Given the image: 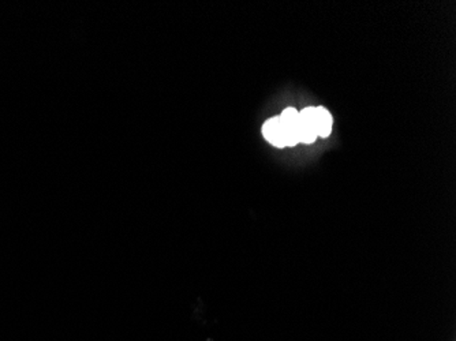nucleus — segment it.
<instances>
[{
    "label": "nucleus",
    "instance_id": "obj_1",
    "mask_svg": "<svg viewBox=\"0 0 456 341\" xmlns=\"http://www.w3.org/2000/svg\"><path fill=\"white\" fill-rule=\"evenodd\" d=\"M263 135L276 148H286V130L281 117L271 118L263 126Z\"/></svg>",
    "mask_w": 456,
    "mask_h": 341
},
{
    "label": "nucleus",
    "instance_id": "obj_2",
    "mask_svg": "<svg viewBox=\"0 0 456 341\" xmlns=\"http://www.w3.org/2000/svg\"><path fill=\"white\" fill-rule=\"evenodd\" d=\"M332 125H334L332 115L324 107H317V132H319V137H330V132H332Z\"/></svg>",
    "mask_w": 456,
    "mask_h": 341
}]
</instances>
